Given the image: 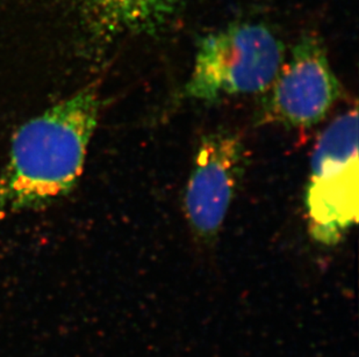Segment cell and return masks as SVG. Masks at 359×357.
<instances>
[{"label":"cell","mask_w":359,"mask_h":357,"mask_svg":"<svg viewBox=\"0 0 359 357\" xmlns=\"http://www.w3.org/2000/svg\"><path fill=\"white\" fill-rule=\"evenodd\" d=\"M359 159L357 108L339 115L316 143L305 192L313 239L334 246L358 222Z\"/></svg>","instance_id":"cell-3"},{"label":"cell","mask_w":359,"mask_h":357,"mask_svg":"<svg viewBox=\"0 0 359 357\" xmlns=\"http://www.w3.org/2000/svg\"><path fill=\"white\" fill-rule=\"evenodd\" d=\"M286 57L283 41L266 24L240 21L199 41L185 98L214 104L240 95L263 94Z\"/></svg>","instance_id":"cell-2"},{"label":"cell","mask_w":359,"mask_h":357,"mask_svg":"<svg viewBox=\"0 0 359 357\" xmlns=\"http://www.w3.org/2000/svg\"><path fill=\"white\" fill-rule=\"evenodd\" d=\"M247 165V148L238 132L219 128L203 136L184 192V213L203 243L220 232Z\"/></svg>","instance_id":"cell-5"},{"label":"cell","mask_w":359,"mask_h":357,"mask_svg":"<svg viewBox=\"0 0 359 357\" xmlns=\"http://www.w3.org/2000/svg\"><path fill=\"white\" fill-rule=\"evenodd\" d=\"M102 105L100 84L92 81L17 129L0 171V223L54 206L75 190Z\"/></svg>","instance_id":"cell-1"},{"label":"cell","mask_w":359,"mask_h":357,"mask_svg":"<svg viewBox=\"0 0 359 357\" xmlns=\"http://www.w3.org/2000/svg\"><path fill=\"white\" fill-rule=\"evenodd\" d=\"M342 93L325 44L316 35L304 34L286 54L277 77L263 93L258 122L311 128L328 115Z\"/></svg>","instance_id":"cell-4"},{"label":"cell","mask_w":359,"mask_h":357,"mask_svg":"<svg viewBox=\"0 0 359 357\" xmlns=\"http://www.w3.org/2000/svg\"><path fill=\"white\" fill-rule=\"evenodd\" d=\"M92 26L106 38L154 34L189 0H81Z\"/></svg>","instance_id":"cell-6"}]
</instances>
